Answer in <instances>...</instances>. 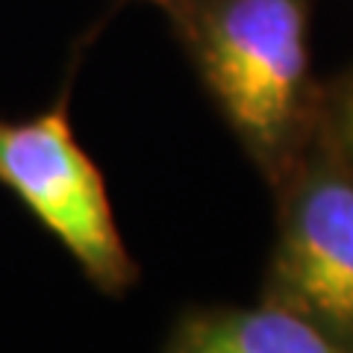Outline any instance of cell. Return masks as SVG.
<instances>
[{"label": "cell", "mask_w": 353, "mask_h": 353, "mask_svg": "<svg viewBox=\"0 0 353 353\" xmlns=\"http://www.w3.org/2000/svg\"><path fill=\"white\" fill-rule=\"evenodd\" d=\"M148 3L168 18L215 112L271 189L321 127L315 0Z\"/></svg>", "instance_id": "obj_1"}, {"label": "cell", "mask_w": 353, "mask_h": 353, "mask_svg": "<svg viewBox=\"0 0 353 353\" xmlns=\"http://www.w3.org/2000/svg\"><path fill=\"white\" fill-rule=\"evenodd\" d=\"M71 88L74 68L41 112L0 115V189L68 253L97 292L124 297L141 268L118 230L101 165L74 132Z\"/></svg>", "instance_id": "obj_2"}, {"label": "cell", "mask_w": 353, "mask_h": 353, "mask_svg": "<svg viewBox=\"0 0 353 353\" xmlns=\"http://www.w3.org/2000/svg\"><path fill=\"white\" fill-rule=\"evenodd\" d=\"M271 192L277 218L259 301L353 353V168L318 127Z\"/></svg>", "instance_id": "obj_3"}, {"label": "cell", "mask_w": 353, "mask_h": 353, "mask_svg": "<svg viewBox=\"0 0 353 353\" xmlns=\"http://www.w3.org/2000/svg\"><path fill=\"white\" fill-rule=\"evenodd\" d=\"M159 353H345L321 330L274 303H189Z\"/></svg>", "instance_id": "obj_4"}, {"label": "cell", "mask_w": 353, "mask_h": 353, "mask_svg": "<svg viewBox=\"0 0 353 353\" xmlns=\"http://www.w3.org/2000/svg\"><path fill=\"white\" fill-rule=\"evenodd\" d=\"M321 132L353 168V62L321 80Z\"/></svg>", "instance_id": "obj_5"}]
</instances>
